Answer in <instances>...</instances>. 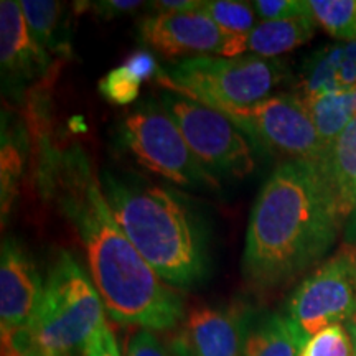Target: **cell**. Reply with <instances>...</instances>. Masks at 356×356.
Returning a JSON list of instances; mask_svg holds the SVG:
<instances>
[{
    "label": "cell",
    "mask_w": 356,
    "mask_h": 356,
    "mask_svg": "<svg viewBox=\"0 0 356 356\" xmlns=\"http://www.w3.org/2000/svg\"><path fill=\"white\" fill-rule=\"evenodd\" d=\"M0 63L3 83L15 88L47 76L51 68V58L38 44L26 25L20 2H0Z\"/></svg>",
    "instance_id": "13"
},
{
    "label": "cell",
    "mask_w": 356,
    "mask_h": 356,
    "mask_svg": "<svg viewBox=\"0 0 356 356\" xmlns=\"http://www.w3.org/2000/svg\"><path fill=\"white\" fill-rule=\"evenodd\" d=\"M317 163L335 198L341 220L346 221L356 204V115L327 147Z\"/></svg>",
    "instance_id": "14"
},
{
    "label": "cell",
    "mask_w": 356,
    "mask_h": 356,
    "mask_svg": "<svg viewBox=\"0 0 356 356\" xmlns=\"http://www.w3.org/2000/svg\"><path fill=\"white\" fill-rule=\"evenodd\" d=\"M341 222L318 163L286 160L262 185L249 216L244 275L259 289L287 282L332 248Z\"/></svg>",
    "instance_id": "2"
},
{
    "label": "cell",
    "mask_w": 356,
    "mask_h": 356,
    "mask_svg": "<svg viewBox=\"0 0 356 356\" xmlns=\"http://www.w3.org/2000/svg\"><path fill=\"white\" fill-rule=\"evenodd\" d=\"M320 139L328 147L345 131L356 115V101L351 92H330L315 97H302Z\"/></svg>",
    "instance_id": "18"
},
{
    "label": "cell",
    "mask_w": 356,
    "mask_h": 356,
    "mask_svg": "<svg viewBox=\"0 0 356 356\" xmlns=\"http://www.w3.org/2000/svg\"><path fill=\"white\" fill-rule=\"evenodd\" d=\"M315 26L312 13L287 20H261L248 35V50L262 58H277L309 42Z\"/></svg>",
    "instance_id": "15"
},
{
    "label": "cell",
    "mask_w": 356,
    "mask_h": 356,
    "mask_svg": "<svg viewBox=\"0 0 356 356\" xmlns=\"http://www.w3.org/2000/svg\"><path fill=\"white\" fill-rule=\"evenodd\" d=\"M204 0H159L150 2L149 6L154 10L160 12H197L203 7Z\"/></svg>",
    "instance_id": "31"
},
{
    "label": "cell",
    "mask_w": 356,
    "mask_h": 356,
    "mask_svg": "<svg viewBox=\"0 0 356 356\" xmlns=\"http://www.w3.org/2000/svg\"><path fill=\"white\" fill-rule=\"evenodd\" d=\"M142 42L167 58L181 55H213L236 58L248 50V35L228 33L207 13L157 12L142 19Z\"/></svg>",
    "instance_id": "10"
},
{
    "label": "cell",
    "mask_w": 356,
    "mask_h": 356,
    "mask_svg": "<svg viewBox=\"0 0 356 356\" xmlns=\"http://www.w3.org/2000/svg\"><path fill=\"white\" fill-rule=\"evenodd\" d=\"M43 284L25 249L13 238L3 239L0 254V328L2 335L32 327Z\"/></svg>",
    "instance_id": "12"
},
{
    "label": "cell",
    "mask_w": 356,
    "mask_h": 356,
    "mask_svg": "<svg viewBox=\"0 0 356 356\" xmlns=\"http://www.w3.org/2000/svg\"><path fill=\"white\" fill-rule=\"evenodd\" d=\"M101 186L124 234L163 282L186 289L203 279V236L180 198L111 172L102 173Z\"/></svg>",
    "instance_id": "3"
},
{
    "label": "cell",
    "mask_w": 356,
    "mask_h": 356,
    "mask_svg": "<svg viewBox=\"0 0 356 356\" xmlns=\"http://www.w3.org/2000/svg\"><path fill=\"white\" fill-rule=\"evenodd\" d=\"M104 310L92 280L70 252L61 251L48 273L30 333L44 356H78L106 322Z\"/></svg>",
    "instance_id": "5"
},
{
    "label": "cell",
    "mask_w": 356,
    "mask_h": 356,
    "mask_svg": "<svg viewBox=\"0 0 356 356\" xmlns=\"http://www.w3.org/2000/svg\"><path fill=\"white\" fill-rule=\"evenodd\" d=\"M289 76L279 58L241 55L236 58L188 56L160 73L157 81L168 91L221 111L246 108L270 97Z\"/></svg>",
    "instance_id": "4"
},
{
    "label": "cell",
    "mask_w": 356,
    "mask_h": 356,
    "mask_svg": "<svg viewBox=\"0 0 356 356\" xmlns=\"http://www.w3.org/2000/svg\"><path fill=\"white\" fill-rule=\"evenodd\" d=\"M83 356H121L118 340L108 323H102L89 338L83 350Z\"/></svg>",
    "instance_id": "28"
},
{
    "label": "cell",
    "mask_w": 356,
    "mask_h": 356,
    "mask_svg": "<svg viewBox=\"0 0 356 356\" xmlns=\"http://www.w3.org/2000/svg\"><path fill=\"white\" fill-rule=\"evenodd\" d=\"M26 25L38 44L56 56H71V33L66 7L53 0H22Z\"/></svg>",
    "instance_id": "16"
},
{
    "label": "cell",
    "mask_w": 356,
    "mask_h": 356,
    "mask_svg": "<svg viewBox=\"0 0 356 356\" xmlns=\"http://www.w3.org/2000/svg\"><path fill=\"white\" fill-rule=\"evenodd\" d=\"M2 356H44L29 330L2 335Z\"/></svg>",
    "instance_id": "29"
},
{
    "label": "cell",
    "mask_w": 356,
    "mask_h": 356,
    "mask_svg": "<svg viewBox=\"0 0 356 356\" xmlns=\"http://www.w3.org/2000/svg\"><path fill=\"white\" fill-rule=\"evenodd\" d=\"M251 7L261 20H287L312 13L309 0H254Z\"/></svg>",
    "instance_id": "25"
},
{
    "label": "cell",
    "mask_w": 356,
    "mask_h": 356,
    "mask_svg": "<svg viewBox=\"0 0 356 356\" xmlns=\"http://www.w3.org/2000/svg\"><path fill=\"white\" fill-rule=\"evenodd\" d=\"M124 68H126L129 73H132L134 76L139 79L140 83L147 81V79H159L160 73L163 70H160V66L155 60L152 53L149 50H144V48H139V50L132 51L122 63Z\"/></svg>",
    "instance_id": "27"
},
{
    "label": "cell",
    "mask_w": 356,
    "mask_h": 356,
    "mask_svg": "<svg viewBox=\"0 0 356 356\" xmlns=\"http://www.w3.org/2000/svg\"><path fill=\"white\" fill-rule=\"evenodd\" d=\"M252 322L246 305H200L186 312L168 343L178 356H244Z\"/></svg>",
    "instance_id": "11"
},
{
    "label": "cell",
    "mask_w": 356,
    "mask_h": 356,
    "mask_svg": "<svg viewBox=\"0 0 356 356\" xmlns=\"http://www.w3.org/2000/svg\"><path fill=\"white\" fill-rule=\"evenodd\" d=\"M144 6L145 3L139 2V0H99V2L84 3V7H88L89 10L95 12L96 17H101L104 20H111L119 15H127V13L139 10Z\"/></svg>",
    "instance_id": "30"
},
{
    "label": "cell",
    "mask_w": 356,
    "mask_h": 356,
    "mask_svg": "<svg viewBox=\"0 0 356 356\" xmlns=\"http://www.w3.org/2000/svg\"><path fill=\"white\" fill-rule=\"evenodd\" d=\"M355 356H356V355H355Z\"/></svg>",
    "instance_id": "34"
},
{
    "label": "cell",
    "mask_w": 356,
    "mask_h": 356,
    "mask_svg": "<svg viewBox=\"0 0 356 356\" xmlns=\"http://www.w3.org/2000/svg\"><path fill=\"white\" fill-rule=\"evenodd\" d=\"M119 140L142 167L173 184L191 188H218L211 175L195 157L184 134L160 101H144L119 126Z\"/></svg>",
    "instance_id": "6"
},
{
    "label": "cell",
    "mask_w": 356,
    "mask_h": 356,
    "mask_svg": "<svg viewBox=\"0 0 356 356\" xmlns=\"http://www.w3.org/2000/svg\"><path fill=\"white\" fill-rule=\"evenodd\" d=\"M24 167V155L20 149V134L3 126L2 129V168H0V190H2V216L6 218L15 198Z\"/></svg>",
    "instance_id": "21"
},
{
    "label": "cell",
    "mask_w": 356,
    "mask_h": 356,
    "mask_svg": "<svg viewBox=\"0 0 356 356\" xmlns=\"http://www.w3.org/2000/svg\"><path fill=\"white\" fill-rule=\"evenodd\" d=\"M307 340L287 315L269 314L252 322L244 356H300Z\"/></svg>",
    "instance_id": "17"
},
{
    "label": "cell",
    "mask_w": 356,
    "mask_h": 356,
    "mask_svg": "<svg viewBox=\"0 0 356 356\" xmlns=\"http://www.w3.org/2000/svg\"><path fill=\"white\" fill-rule=\"evenodd\" d=\"M40 172L48 195L86 249L91 280L109 317L154 332L175 330L186 314L184 299L124 234L84 150H47Z\"/></svg>",
    "instance_id": "1"
},
{
    "label": "cell",
    "mask_w": 356,
    "mask_h": 356,
    "mask_svg": "<svg viewBox=\"0 0 356 356\" xmlns=\"http://www.w3.org/2000/svg\"><path fill=\"white\" fill-rule=\"evenodd\" d=\"M315 22L332 37L356 42V0H309Z\"/></svg>",
    "instance_id": "20"
},
{
    "label": "cell",
    "mask_w": 356,
    "mask_h": 356,
    "mask_svg": "<svg viewBox=\"0 0 356 356\" xmlns=\"http://www.w3.org/2000/svg\"><path fill=\"white\" fill-rule=\"evenodd\" d=\"M225 114L246 134L251 144L286 160L318 162L327 150L302 97L279 92L246 108H228Z\"/></svg>",
    "instance_id": "8"
},
{
    "label": "cell",
    "mask_w": 356,
    "mask_h": 356,
    "mask_svg": "<svg viewBox=\"0 0 356 356\" xmlns=\"http://www.w3.org/2000/svg\"><path fill=\"white\" fill-rule=\"evenodd\" d=\"M207 13L220 29L228 33L249 35L257 25L251 2H236V0H204L200 8Z\"/></svg>",
    "instance_id": "22"
},
{
    "label": "cell",
    "mask_w": 356,
    "mask_h": 356,
    "mask_svg": "<svg viewBox=\"0 0 356 356\" xmlns=\"http://www.w3.org/2000/svg\"><path fill=\"white\" fill-rule=\"evenodd\" d=\"M126 356H178L170 343L163 341L157 332L139 328L127 343Z\"/></svg>",
    "instance_id": "26"
},
{
    "label": "cell",
    "mask_w": 356,
    "mask_h": 356,
    "mask_svg": "<svg viewBox=\"0 0 356 356\" xmlns=\"http://www.w3.org/2000/svg\"><path fill=\"white\" fill-rule=\"evenodd\" d=\"M345 244L356 248V204L345 221Z\"/></svg>",
    "instance_id": "32"
},
{
    "label": "cell",
    "mask_w": 356,
    "mask_h": 356,
    "mask_svg": "<svg viewBox=\"0 0 356 356\" xmlns=\"http://www.w3.org/2000/svg\"><path fill=\"white\" fill-rule=\"evenodd\" d=\"M346 47L341 44H328L320 48L305 60L302 68V89L304 97H315L330 92H343L340 88L341 61H343Z\"/></svg>",
    "instance_id": "19"
},
{
    "label": "cell",
    "mask_w": 356,
    "mask_h": 356,
    "mask_svg": "<svg viewBox=\"0 0 356 356\" xmlns=\"http://www.w3.org/2000/svg\"><path fill=\"white\" fill-rule=\"evenodd\" d=\"M287 317L307 338L356 318V248L346 246L310 274L287 305Z\"/></svg>",
    "instance_id": "9"
},
{
    "label": "cell",
    "mask_w": 356,
    "mask_h": 356,
    "mask_svg": "<svg viewBox=\"0 0 356 356\" xmlns=\"http://www.w3.org/2000/svg\"><path fill=\"white\" fill-rule=\"evenodd\" d=\"M356 348L348 328L332 325L305 341L300 356H355Z\"/></svg>",
    "instance_id": "23"
},
{
    "label": "cell",
    "mask_w": 356,
    "mask_h": 356,
    "mask_svg": "<svg viewBox=\"0 0 356 356\" xmlns=\"http://www.w3.org/2000/svg\"><path fill=\"white\" fill-rule=\"evenodd\" d=\"M140 81L134 76L132 73L118 66V68L111 70L108 74L99 81V92L109 102L118 106L132 104L134 101L139 97L140 92Z\"/></svg>",
    "instance_id": "24"
},
{
    "label": "cell",
    "mask_w": 356,
    "mask_h": 356,
    "mask_svg": "<svg viewBox=\"0 0 356 356\" xmlns=\"http://www.w3.org/2000/svg\"><path fill=\"white\" fill-rule=\"evenodd\" d=\"M348 330L351 333V338H353V343H355V348H356V318L353 320V322H350Z\"/></svg>",
    "instance_id": "33"
},
{
    "label": "cell",
    "mask_w": 356,
    "mask_h": 356,
    "mask_svg": "<svg viewBox=\"0 0 356 356\" xmlns=\"http://www.w3.org/2000/svg\"><path fill=\"white\" fill-rule=\"evenodd\" d=\"M160 102L211 175L244 178L254 170L251 140L225 114L173 91L163 92Z\"/></svg>",
    "instance_id": "7"
}]
</instances>
